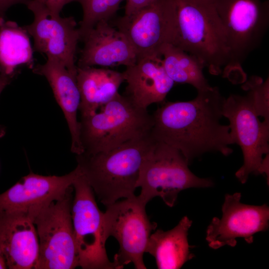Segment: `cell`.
<instances>
[{"instance_id": "obj_1", "label": "cell", "mask_w": 269, "mask_h": 269, "mask_svg": "<svg viewBox=\"0 0 269 269\" xmlns=\"http://www.w3.org/2000/svg\"><path fill=\"white\" fill-rule=\"evenodd\" d=\"M197 92L190 101L165 102L152 115L153 138L178 149L189 164L207 152L229 155L235 143L229 125L220 122L225 98L218 88Z\"/></svg>"}, {"instance_id": "obj_2", "label": "cell", "mask_w": 269, "mask_h": 269, "mask_svg": "<svg viewBox=\"0 0 269 269\" xmlns=\"http://www.w3.org/2000/svg\"><path fill=\"white\" fill-rule=\"evenodd\" d=\"M154 141L150 132L107 151L76 154L77 166L101 203L135 196L140 167Z\"/></svg>"}, {"instance_id": "obj_3", "label": "cell", "mask_w": 269, "mask_h": 269, "mask_svg": "<svg viewBox=\"0 0 269 269\" xmlns=\"http://www.w3.org/2000/svg\"><path fill=\"white\" fill-rule=\"evenodd\" d=\"M169 43L197 58L219 75L229 60L224 26L214 0H172Z\"/></svg>"}, {"instance_id": "obj_4", "label": "cell", "mask_w": 269, "mask_h": 269, "mask_svg": "<svg viewBox=\"0 0 269 269\" xmlns=\"http://www.w3.org/2000/svg\"><path fill=\"white\" fill-rule=\"evenodd\" d=\"M79 122L83 152L93 153L150 133L152 117L147 109L118 93L95 113L81 116Z\"/></svg>"}, {"instance_id": "obj_5", "label": "cell", "mask_w": 269, "mask_h": 269, "mask_svg": "<svg viewBox=\"0 0 269 269\" xmlns=\"http://www.w3.org/2000/svg\"><path fill=\"white\" fill-rule=\"evenodd\" d=\"M189 164L178 149L154 140L140 167L136 185L141 188L138 199L146 205L158 196L172 207L182 190L213 185L211 179L200 178L193 173Z\"/></svg>"}, {"instance_id": "obj_6", "label": "cell", "mask_w": 269, "mask_h": 269, "mask_svg": "<svg viewBox=\"0 0 269 269\" xmlns=\"http://www.w3.org/2000/svg\"><path fill=\"white\" fill-rule=\"evenodd\" d=\"M224 26L229 60L224 69L230 80L239 77L246 81L241 65L248 55L261 44L269 23V1L214 0Z\"/></svg>"}, {"instance_id": "obj_7", "label": "cell", "mask_w": 269, "mask_h": 269, "mask_svg": "<svg viewBox=\"0 0 269 269\" xmlns=\"http://www.w3.org/2000/svg\"><path fill=\"white\" fill-rule=\"evenodd\" d=\"M73 186L64 196L42 209L32 219L39 242L35 269H72L79 267L72 224Z\"/></svg>"}, {"instance_id": "obj_8", "label": "cell", "mask_w": 269, "mask_h": 269, "mask_svg": "<svg viewBox=\"0 0 269 269\" xmlns=\"http://www.w3.org/2000/svg\"><path fill=\"white\" fill-rule=\"evenodd\" d=\"M223 116L229 120L235 143L243 152V164L236 177L243 184L251 173L268 177L269 123L259 119L248 94H231L225 98Z\"/></svg>"}, {"instance_id": "obj_9", "label": "cell", "mask_w": 269, "mask_h": 269, "mask_svg": "<svg viewBox=\"0 0 269 269\" xmlns=\"http://www.w3.org/2000/svg\"><path fill=\"white\" fill-rule=\"evenodd\" d=\"M145 206L135 196L117 201L107 206L103 213L105 238L107 241L110 236L114 237L120 246L113 262L116 269L130 263L136 269H146L143 256L157 224L150 221Z\"/></svg>"}, {"instance_id": "obj_10", "label": "cell", "mask_w": 269, "mask_h": 269, "mask_svg": "<svg viewBox=\"0 0 269 269\" xmlns=\"http://www.w3.org/2000/svg\"><path fill=\"white\" fill-rule=\"evenodd\" d=\"M72 186L75 191L71 215L79 267L83 269H116L107 254L103 212L93 189L81 172Z\"/></svg>"}, {"instance_id": "obj_11", "label": "cell", "mask_w": 269, "mask_h": 269, "mask_svg": "<svg viewBox=\"0 0 269 269\" xmlns=\"http://www.w3.org/2000/svg\"><path fill=\"white\" fill-rule=\"evenodd\" d=\"M25 4L34 15L33 21L24 27L33 38L34 50L77 72L75 59L80 35L74 18L61 17L35 0H27Z\"/></svg>"}, {"instance_id": "obj_12", "label": "cell", "mask_w": 269, "mask_h": 269, "mask_svg": "<svg viewBox=\"0 0 269 269\" xmlns=\"http://www.w3.org/2000/svg\"><path fill=\"white\" fill-rule=\"evenodd\" d=\"M241 198L240 192L225 195L221 218L214 217L207 229L206 240L211 248L234 247L238 238L251 244L255 234L268 229L269 206L245 204Z\"/></svg>"}, {"instance_id": "obj_13", "label": "cell", "mask_w": 269, "mask_h": 269, "mask_svg": "<svg viewBox=\"0 0 269 269\" xmlns=\"http://www.w3.org/2000/svg\"><path fill=\"white\" fill-rule=\"evenodd\" d=\"M172 16V0H155L118 18L114 26L126 36L137 58L160 55L161 47L170 40Z\"/></svg>"}, {"instance_id": "obj_14", "label": "cell", "mask_w": 269, "mask_h": 269, "mask_svg": "<svg viewBox=\"0 0 269 269\" xmlns=\"http://www.w3.org/2000/svg\"><path fill=\"white\" fill-rule=\"evenodd\" d=\"M80 173L77 166L60 176L30 172L0 194V212H22L32 220L42 209L63 198Z\"/></svg>"}, {"instance_id": "obj_15", "label": "cell", "mask_w": 269, "mask_h": 269, "mask_svg": "<svg viewBox=\"0 0 269 269\" xmlns=\"http://www.w3.org/2000/svg\"><path fill=\"white\" fill-rule=\"evenodd\" d=\"M82 40L84 44L78 67H128L137 60L135 52L126 36L109 21L97 23Z\"/></svg>"}, {"instance_id": "obj_16", "label": "cell", "mask_w": 269, "mask_h": 269, "mask_svg": "<svg viewBox=\"0 0 269 269\" xmlns=\"http://www.w3.org/2000/svg\"><path fill=\"white\" fill-rule=\"evenodd\" d=\"M0 240L7 268H34L39 253L35 226L26 214L0 212Z\"/></svg>"}, {"instance_id": "obj_17", "label": "cell", "mask_w": 269, "mask_h": 269, "mask_svg": "<svg viewBox=\"0 0 269 269\" xmlns=\"http://www.w3.org/2000/svg\"><path fill=\"white\" fill-rule=\"evenodd\" d=\"M123 74L127 83L125 95L144 109L152 104L163 102L174 84L166 74L159 54L137 58Z\"/></svg>"}, {"instance_id": "obj_18", "label": "cell", "mask_w": 269, "mask_h": 269, "mask_svg": "<svg viewBox=\"0 0 269 269\" xmlns=\"http://www.w3.org/2000/svg\"><path fill=\"white\" fill-rule=\"evenodd\" d=\"M34 73L44 76L55 98L62 109L71 136V151L76 154L83 152L80 138L77 114L81 101L77 72L69 70L56 59L48 57L45 63L37 65Z\"/></svg>"}, {"instance_id": "obj_19", "label": "cell", "mask_w": 269, "mask_h": 269, "mask_svg": "<svg viewBox=\"0 0 269 269\" xmlns=\"http://www.w3.org/2000/svg\"><path fill=\"white\" fill-rule=\"evenodd\" d=\"M81 116L95 113L118 93L125 81L123 72L107 68L77 66Z\"/></svg>"}, {"instance_id": "obj_20", "label": "cell", "mask_w": 269, "mask_h": 269, "mask_svg": "<svg viewBox=\"0 0 269 269\" xmlns=\"http://www.w3.org/2000/svg\"><path fill=\"white\" fill-rule=\"evenodd\" d=\"M192 224L185 216L171 230L158 229L150 235L145 253L154 257L158 269H180L194 257L188 241V232Z\"/></svg>"}, {"instance_id": "obj_21", "label": "cell", "mask_w": 269, "mask_h": 269, "mask_svg": "<svg viewBox=\"0 0 269 269\" xmlns=\"http://www.w3.org/2000/svg\"><path fill=\"white\" fill-rule=\"evenodd\" d=\"M28 34L24 27L0 18V74L13 78L18 67H32V49Z\"/></svg>"}, {"instance_id": "obj_22", "label": "cell", "mask_w": 269, "mask_h": 269, "mask_svg": "<svg viewBox=\"0 0 269 269\" xmlns=\"http://www.w3.org/2000/svg\"><path fill=\"white\" fill-rule=\"evenodd\" d=\"M159 53L164 69L174 83L191 85L197 91L212 87L204 75V64L194 56L170 43L164 44Z\"/></svg>"}, {"instance_id": "obj_23", "label": "cell", "mask_w": 269, "mask_h": 269, "mask_svg": "<svg viewBox=\"0 0 269 269\" xmlns=\"http://www.w3.org/2000/svg\"><path fill=\"white\" fill-rule=\"evenodd\" d=\"M123 0H78L81 4L83 12L78 28L80 40L99 22L109 21L115 14Z\"/></svg>"}, {"instance_id": "obj_24", "label": "cell", "mask_w": 269, "mask_h": 269, "mask_svg": "<svg viewBox=\"0 0 269 269\" xmlns=\"http://www.w3.org/2000/svg\"><path fill=\"white\" fill-rule=\"evenodd\" d=\"M242 87L247 91L257 115L269 123V78L263 81L261 77L253 76Z\"/></svg>"}, {"instance_id": "obj_25", "label": "cell", "mask_w": 269, "mask_h": 269, "mask_svg": "<svg viewBox=\"0 0 269 269\" xmlns=\"http://www.w3.org/2000/svg\"><path fill=\"white\" fill-rule=\"evenodd\" d=\"M50 11L60 14L63 7L67 4L78 0H35Z\"/></svg>"}, {"instance_id": "obj_26", "label": "cell", "mask_w": 269, "mask_h": 269, "mask_svg": "<svg viewBox=\"0 0 269 269\" xmlns=\"http://www.w3.org/2000/svg\"><path fill=\"white\" fill-rule=\"evenodd\" d=\"M155 0H126L125 15H130L147 5Z\"/></svg>"}, {"instance_id": "obj_27", "label": "cell", "mask_w": 269, "mask_h": 269, "mask_svg": "<svg viewBox=\"0 0 269 269\" xmlns=\"http://www.w3.org/2000/svg\"><path fill=\"white\" fill-rule=\"evenodd\" d=\"M27 0H0V18H4L5 12L11 6L18 4H25Z\"/></svg>"}, {"instance_id": "obj_28", "label": "cell", "mask_w": 269, "mask_h": 269, "mask_svg": "<svg viewBox=\"0 0 269 269\" xmlns=\"http://www.w3.org/2000/svg\"><path fill=\"white\" fill-rule=\"evenodd\" d=\"M12 77L0 74V95L5 87L11 81ZM5 134L4 128L0 125V138Z\"/></svg>"}, {"instance_id": "obj_29", "label": "cell", "mask_w": 269, "mask_h": 269, "mask_svg": "<svg viewBox=\"0 0 269 269\" xmlns=\"http://www.w3.org/2000/svg\"><path fill=\"white\" fill-rule=\"evenodd\" d=\"M7 269L0 240V269Z\"/></svg>"}]
</instances>
